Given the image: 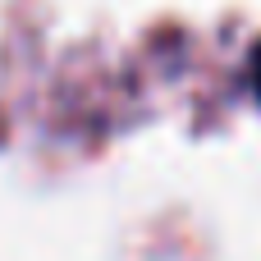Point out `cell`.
<instances>
[{
  "label": "cell",
  "mask_w": 261,
  "mask_h": 261,
  "mask_svg": "<svg viewBox=\"0 0 261 261\" xmlns=\"http://www.w3.org/2000/svg\"><path fill=\"white\" fill-rule=\"evenodd\" d=\"M252 87H257V96H261V46H257V55H252Z\"/></svg>",
  "instance_id": "6da1fadb"
}]
</instances>
